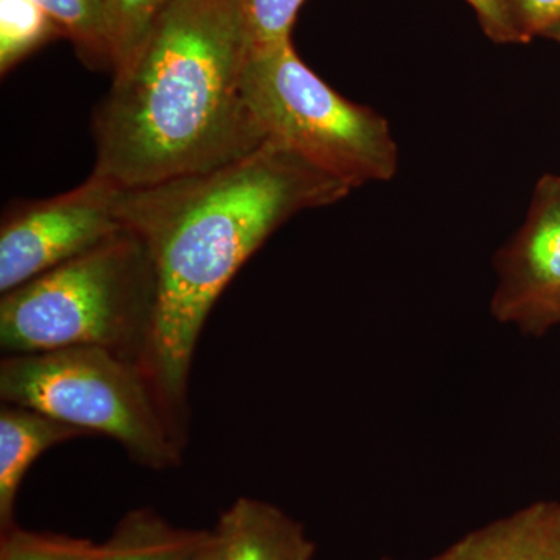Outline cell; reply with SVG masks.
I'll return each instance as SVG.
<instances>
[{"mask_svg": "<svg viewBox=\"0 0 560 560\" xmlns=\"http://www.w3.org/2000/svg\"><path fill=\"white\" fill-rule=\"evenodd\" d=\"M120 190L91 175L57 197L13 202L0 224V293L24 285L125 231Z\"/></svg>", "mask_w": 560, "mask_h": 560, "instance_id": "8992f818", "label": "cell"}, {"mask_svg": "<svg viewBox=\"0 0 560 560\" xmlns=\"http://www.w3.org/2000/svg\"><path fill=\"white\" fill-rule=\"evenodd\" d=\"M156 311L150 250L125 230L2 294L0 348L31 353L94 346L145 366Z\"/></svg>", "mask_w": 560, "mask_h": 560, "instance_id": "3957f363", "label": "cell"}, {"mask_svg": "<svg viewBox=\"0 0 560 560\" xmlns=\"http://www.w3.org/2000/svg\"><path fill=\"white\" fill-rule=\"evenodd\" d=\"M243 92L267 139L352 189L396 176L399 149L388 120L338 94L301 60L293 40L250 49Z\"/></svg>", "mask_w": 560, "mask_h": 560, "instance_id": "5b68a950", "label": "cell"}, {"mask_svg": "<svg viewBox=\"0 0 560 560\" xmlns=\"http://www.w3.org/2000/svg\"><path fill=\"white\" fill-rule=\"evenodd\" d=\"M545 38L556 40V43L560 44V22L558 25H555L550 32H548V35L545 36Z\"/></svg>", "mask_w": 560, "mask_h": 560, "instance_id": "ffe728a7", "label": "cell"}, {"mask_svg": "<svg viewBox=\"0 0 560 560\" xmlns=\"http://www.w3.org/2000/svg\"><path fill=\"white\" fill-rule=\"evenodd\" d=\"M213 533L221 560H313L304 526L268 501L241 497L221 512Z\"/></svg>", "mask_w": 560, "mask_h": 560, "instance_id": "ba28073f", "label": "cell"}, {"mask_svg": "<svg viewBox=\"0 0 560 560\" xmlns=\"http://www.w3.org/2000/svg\"><path fill=\"white\" fill-rule=\"evenodd\" d=\"M92 436L32 408L3 404L0 408V530L16 525L14 510L22 481L43 453L55 445Z\"/></svg>", "mask_w": 560, "mask_h": 560, "instance_id": "30bf717a", "label": "cell"}, {"mask_svg": "<svg viewBox=\"0 0 560 560\" xmlns=\"http://www.w3.org/2000/svg\"><path fill=\"white\" fill-rule=\"evenodd\" d=\"M241 0H172L94 114L92 176L140 189L224 167L267 140L243 75Z\"/></svg>", "mask_w": 560, "mask_h": 560, "instance_id": "7a4b0ae2", "label": "cell"}, {"mask_svg": "<svg viewBox=\"0 0 560 560\" xmlns=\"http://www.w3.org/2000/svg\"><path fill=\"white\" fill-rule=\"evenodd\" d=\"M431 560H560V503L537 501L471 530Z\"/></svg>", "mask_w": 560, "mask_h": 560, "instance_id": "9c48e42d", "label": "cell"}, {"mask_svg": "<svg viewBox=\"0 0 560 560\" xmlns=\"http://www.w3.org/2000/svg\"><path fill=\"white\" fill-rule=\"evenodd\" d=\"M213 530L180 528L150 508L127 512L94 560H191Z\"/></svg>", "mask_w": 560, "mask_h": 560, "instance_id": "8fae6325", "label": "cell"}, {"mask_svg": "<svg viewBox=\"0 0 560 560\" xmlns=\"http://www.w3.org/2000/svg\"><path fill=\"white\" fill-rule=\"evenodd\" d=\"M221 558H223V552H221L220 540L213 533L209 544L191 560H221Z\"/></svg>", "mask_w": 560, "mask_h": 560, "instance_id": "d6986e66", "label": "cell"}, {"mask_svg": "<svg viewBox=\"0 0 560 560\" xmlns=\"http://www.w3.org/2000/svg\"><path fill=\"white\" fill-rule=\"evenodd\" d=\"M518 28L530 43L545 38L560 22V0H506Z\"/></svg>", "mask_w": 560, "mask_h": 560, "instance_id": "ac0fdd59", "label": "cell"}, {"mask_svg": "<svg viewBox=\"0 0 560 560\" xmlns=\"http://www.w3.org/2000/svg\"><path fill=\"white\" fill-rule=\"evenodd\" d=\"M55 36H62L60 28L35 0H0L2 75Z\"/></svg>", "mask_w": 560, "mask_h": 560, "instance_id": "4fadbf2b", "label": "cell"}, {"mask_svg": "<svg viewBox=\"0 0 560 560\" xmlns=\"http://www.w3.org/2000/svg\"><path fill=\"white\" fill-rule=\"evenodd\" d=\"M352 190L272 139L215 171L120 190L121 224L145 243L156 272L145 368L186 440L191 366L213 304L291 217Z\"/></svg>", "mask_w": 560, "mask_h": 560, "instance_id": "6da1fadb", "label": "cell"}, {"mask_svg": "<svg viewBox=\"0 0 560 560\" xmlns=\"http://www.w3.org/2000/svg\"><path fill=\"white\" fill-rule=\"evenodd\" d=\"M492 315L530 335L560 324V175L541 176L526 219L497 254Z\"/></svg>", "mask_w": 560, "mask_h": 560, "instance_id": "52a82bcc", "label": "cell"}, {"mask_svg": "<svg viewBox=\"0 0 560 560\" xmlns=\"http://www.w3.org/2000/svg\"><path fill=\"white\" fill-rule=\"evenodd\" d=\"M477 14L480 27L497 44H528L512 16L506 0H466Z\"/></svg>", "mask_w": 560, "mask_h": 560, "instance_id": "e0dca14e", "label": "cell"}, {"mask_svg": "<svg viewBox=\"0 0 560 560\" xmlns=\"http://www.w3.org/2000/svg\"><path fill=\"white\" fill-rule=\"evenodd\" d=\"M101 544L68 534L28 530L20 525L0 530V560H94Z\"/></svg>", "mask_w": 560, "mask_h": 560, "instance_id": "9a60e30c", "label": "cell"}, {"mask_svg": "<svg viewBox=\"0 0 560 560\" xmlns=\"http://www.w3.org/2000/svg\"><path fill=\"white\" fill-rule=\"evenodd\" d=\"M0 399L109 438L145 469L171 470L183 463L186 438L156 383L142 363L113 350L77 346L7 353Z\"/></svg>", "mask_w": 560, "mask_h": 560, "instance_id": "277c9868", "label": "cell"}, {"mask_svg": "<svg viewBox=\"0 0 560 560\" xmlns=\"http://www.w3.org/2000/svg\"><path fill=\"white\" fill-rule=\"evenodd\" d=\"M172 0H102L113 50L114 73L127 68L142 49Z\"/></svg>", "mask_w": 560, "mask_h": 560, "instance_id": "5bb4252c", "label": "cell"}, {"mask_svg": "<svg viewBox=\"0 0 560 560\" xmlns=\"http://www.w3.org/2000/svg\"><path fill=\"white\" fill-rule=\"evenodd\" d=\"M250 49L291 39L304 0H241Z\"/></svg>", "mask_w": 560, "mask_h": 560, "instance_id": "2e32d148", "label": "cell"}, {"mask_svg": "<svg viewBox=\"0 0 560 560\" xmlns=\"http://www.w3.org/2000/svg\"><path fill=\"white\" fill-rule=\"evenodd\" d=\"M92 69L114 72L102 0H35Z\"/></svg>", "mask_w": 560, "mask_h": 560, "instance_id": "7c38bea8", "label": "cell"}]
</instances>
